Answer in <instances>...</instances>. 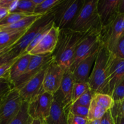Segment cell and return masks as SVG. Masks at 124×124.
Returning <instances> with one entry per match:
<instances>
[{
    "label": "cell",
    "mask_w": 124,
    "mask_h": 124,
    "mask_svg": "<svg viewBox=\"0 0 124 124\" xmlns=\"http://www.w3.org/2000/svg\"><path fill=\"white\" fill-rule=\"evenodd\" d=\"M101 31H92L79 44L76 48L72 64L70 68L71 72L74 71L77 65L93 52L96 50L102 44Z\"/></svg>",
    "instance_id": "cell-6"
},
{
    "label": "cell",
    "mask_w": 124,
    "mask_h": 124,
    "mask_svg": "<svg viewBox=\"0 0 124 124\" xmlns=\"http://www.w3.org/2000/svg\"><path fill=\"white\" fill-rule=\"evenodd\" d=\"M119 0H98V13L102 29L110 25L117 16Z\"/></svg>",
    "instance_id": "cell-16"
},
{
    "label": "cell",
    "mask_w": 124,
    "mask_h": 124,
    "mask_svg": "<svg viewBox=\"0 0 124 124\" xmlns=\"http://www.w3.org/2000/svg\"><path fill=\"white\" fill-rule=\"evenodd\" d=\"M9 13L10 12L8 9L0 6V21L2 20L4 18H6Z\"/></svg>",
    "instance_id": "cell-39"
},
{
    "label": "cell",
    "mask_w": 124,
    "mask_h": 124,
    "mask_svg": "<svg viewBox=\"0 0 124 124\" xmlns=\"http://www.w3.org/2000/svg\"><path fill=\"white\" fill-rule=\"evenodd\" d=\"M124 35V15L118 13L113 21L101 31L102 44L111 52L117 41Z\"/></svg>",
    "instance_id": "cell-8"
},
{
    "label": "cell",
    "mask_w": 124,
    "mask_h": 124,
    "mask_svg": "<svg viewBox=\"0 0 124 124\" xmlns=\"http://www.w3.org/2000/svg\"><path fill=\"white\" fill-rule=\"evenodd\" d=\"M89 33L75 31L70 29L60 30L59 39L53 53L54 61L64 69H70L79 44Z\"/></svg>",
    "instance_id": "cell-1"
},
{
    "label": "cell",
    "mask_w": 124,
    "mask_h": 124,
    "mask_svg": "<svg viewBox=\"0 0 124 124\" xmlns=\"http://www.w3.org/2000/svg\"><path fill=\"white\" fill-rule=\"evenodd\" d=\"M32 120L28 113V103L23 101L19 113L10 124H31Z\"/></svg>",
    "instance_id": "cell-22"
},
{
    "label": "cell",
    "mask_w": 124,
    "mask_h": 124,
    "mask_svg": "<svg viewBox=\"0 0 124 124\" xmlns=\"http://www.w3.org/2000/svg\"><path fill=\"white\" fill-rule=\"evenodd\" d=\"M110 52L115 56L124 59V35L119 39Z\"/></svg>",
    "instance_id": "cell-31"
},
{
    "label": "cell",
    "mask_w": 124,
    "mask_h": 124,
    "mask_svg": "<svg viewBox=\"0 0 124 124\" xmlns=\"http://www.w3.org/2000/svg\"><path fill=\"white\" fill-rule=\"evenodd\" d=\"M117 12L119 14L124 15V0H119L117 6Z\"/></svg>",
    "instance_id": "cell-40"
},
{
    "label": "cell",
    "mask_w": 124,
    "mask_h": 124,
    "mask_svg": "<svg viewBox=\"0 0 124 124\" xmlns=\"http://www.w3.org/2000/svg\"><path fill=\"white\" fill-rule=\"evenodd\" d=\"M87 124H101L100 120H88Z\"/></svg>",
    "instance_id": "cell-43"
},
{
    "label": "cell",
    "mask_w": 124,
    "mask_h": 124,
    "mask_svg": "<svg viewBox=\"0 0 124 124\" xmlns=\"http://www.w3.org/2000/svg\"><path fill=\"white\" fill-rule=\"evenodd\" d=\"M65 69L54 61L50 62L46 71L43 82L45 92L54 95L59 90Z\"/></svg>",
    "instance_id": "cell-13"
},
{
    "label": "cell",
    "mask_w": 124,
    "mask_h": 124,
    "mask_svg": "<svg viewBox=\"0 0 124 124\" xmlns=\"http://www.w3.org/2000/svg\"><path fill=\"white\" fill-rule=\"evenodd\" d=\"M32 55L29 53H24L16 59L9 71L8 79L12 84L25 73L27 69Z\"/></svg>",
    "instance_id": "cell-19"
},
{
    "label": "cell",
    "mask_w": 124,
    "mask_h": 124,
    "mask_svg": "<svg viewBox=\"0 0 124 124\" xmlns=\"http://www.w3.org/2000/svg\"><path fill=\"white\" fill-rule=\"evenodd\" d=\"M14 88L8 78H0V104Z\"/></svg>",
    "instance_id": "cell-28"
},
{
    "label": "cell",
    "mask_w": 124,
    "mask_h": 124,
    "mask_svg": "<svg viewBox=\"0 0 124 124\" xmlns=\"http://www.w3.org/2000/svg\"><path fill=\"white\" fill-rule=\"evenodd\" d=\"M16 58L3 64V65L0 67V78H8L9 71L10 70L11 67L12 66V65L14 63V62L15 61Z\"/></svg>",
    "instance_id": "cell-36"
},
{
    "label": "cell",
    "mask_w": 124,
    "mask_h": 124,
    "mask_svg": "<svg viewBox=\"0 0 124 124\" xmlns=\"http://www.w3.org/2000/svg\"><path fill=\"white\" fill-rule=\"evenodd\" d=\"M12 47H6V48H0V55L3 54V53H6V52H8V51L10 50L11 48H12Z\"/></svg>",
    "instance_id": "cell-42"
},
{
    "label": "cell",
    "mask_w": 124,
    "mask_h": 124,
    "mask_svg": "<svg viewBox=\"0 0 124 124\" xmlns=\"http://www.w3.org/2000/svg\"><path fill=\"white\" fill-rule=\"evenodd\" d=\"M114 101L119 102L124 98V79L117 85L111 94Z\"/></svg>",
    "instance_id": "cell-34"
},
{
    "label": "cell",
    "mask_w": 124,
    "mask_h": 124,
    "mask_svg": "<svg viewBox=\"0 0 124 124\" xmlns=\"http://www.w3.org/2000/svg\"><path fill=\"white\" fill-rule=\"evenodd\" d=\"M25 31L0 30V48H6L13 46L24 35Z\"/></svg>",
    "instance_id": "cell-21"
},
{
    "label": "cell",
    "mask_w": 124,
    "mask_h": 124,
    "mask_svg": "<svg viewBox=\"0 0 124 124\" xmlns=\"http://www.w3.org/2000/svg\"><path fill=\"white\" fill-rule=\"evenodd\" d=\"M62 0H44L43 2L35 8L34 14L43 16L53 10V8Z\"/></svg>",
    "instance_id": "cell-23"
},
{
    "label": "cell",
    "mask_w": 124,
    "mask_h": 124,
    "mask_svg": "<svg viewBox=\"0 0 124 124\" xmlns=\"http://www.w3.org/2000/svg\"><path fill=\"white\" fill-rule=\"evenodd\" d=\"M107 111V110L99 105L93 98L89 107L87 119L88 120H100Z\"/></svg>",
    "instance_id": "cell-25"
},
{
    "label": "cell",
    "mask_w": 124,
    "mask_h": 124,
    "mask_svg": "<svg viewBox=\"0 0 124 124\" xmlns=\"http://www.w3.org/2000/svg\"><path fill=\"white\" fill-rule=\"evenodd\" d=\"M53 60V54L32 56L26 71L14 84L13 87L18 90L22 88L30 79L37 75L45 66Z\"/></svg>",
    "instance_id": "cell-10"
},
{
    "label": "cell",
    "mask_w": 124,
    "mask_h": 124,
    "mask_svg": "<svg viewBox=\"0 0 124 124\" xmlns=\"http://www.w3.org/2000/svg\"><path fill=\"white\" fill-rule=\"evenodd\" d=\"M53 100V94L44 92L28 103V113L32 119H46L50 112Z\"/></svg>",
    "instance_id": "cell-9"
},
{
    "label": "cell",
    "mask_w": 124,
    "mask_h": 124,
    "mask_svg": "<svg viewBox=\"0 0 124 124\" xmlns=\"http://www.w3.org/2000/svg\"><path fill=\"white\" fill-rule=\"evenodd\" d=\"M23 101L19 91L13 88L0 104V124H10L19 113Z\"/></svg>",
    "instance_id": "cell-7"
},
{
    "label": "cell",
    "mask_w": 124,
    "mask_h": 124,
    "mask_svg": "<svg viewBox=\"0 0 124 124\" xmlns=\"http://www.w3.org/2000/svg\"><path fill=\"white\" fill-rule=\"evenodd\" d=\"M16 58L18 57H16L13 53H11L10 50L1 54L0 55V67Z\"/></svg>",
    "instance_id": "cell-38"
},
{
    "label": "cell",
    "mask_w": 124,
    "mask_h": 124,
    "mask_svg": "<svg viewBox=\"0 0 124 124\" xmlns=\"http://www.w3.org/2000/svg\"><path fill=\"white\" fill-rule=\"evenodd\" d=\"M124 79V59L117 58L111 53L107 81L103 93L111 96L114 90Z\"/></svg>",
    "instance_id": "cell-11"
},
{
    "label": "cell",
    "mask_w": 124,
    "mask_h": 124,
    "mask_svg": "<svg viewBox=\"0 0 124 124\" xmlns=\"http://www.w3.org/2000/svg\"><path fill=\"white\" fill-rule=\"evenodd\" d=\"M54 13L53 10L39 18L23 36L13 45L10 51L16 57H19L26 52L29 45L37 34L44 28L54 24Z\"/></svg>",
    "instance_id": "cell-5"
},
{
    "label": "cell",
    "mask_w": 124,
    "mask_h": 124,
    "mask_svg": "<svg viewBox=\"0 0 124 124\" xmlns=\"http://www.w3.org/2000/svg\"><path fill=\"white\" fill-rule=\"evenodd\" d=\"M41 16V15L35 14L29 15L12 25L0 27V30L8 31H27Z\"/></svg>",
    "instance_id": "cell-20"
},
{
    "label": "cell",
    "mask_w": 124,
    "mask_h": 124,
    "mask_svg": "<svg viewBox=\"0 0 124 124\" xmlns=\"http://www.w3.org/2000/svg\"><path fill=\"white\" fill-rule=\"evenodd\" d=\"M36 6L32 0H19L16 8L12 13H19L28 15H33Z\"/></svg>",
    "instance_id": "cell-27"
},
{
    "label": "cell",
    "mask_w": 124,
    "mask_h": 124,
    "mask_svg": "<svg viewBox=\"0 0 124 124\" xmlns=\"http://www.w3.org/2000/svg\"><path fill=\"white\" fill-rule=\"evenodd\" d=\"M94 93L90 89L88 90L87 92L84 93L83 95L81 97H80L76 103L79 104V105H82V106L87 107L89 108L90 105L93 99V96H94Z\"/></svg>",
    "instance_id": "cell-33"
},
{
    "label": "cell",
    "mask_w": 124,
    "mask_h": 124,
    "mask_svg": "<svg viewBox=\"0 0 124 124\" xmlns=\"http://www.w3.org/2000/svg\"><path fill=\"white\" fill-rule=\"evenodd\" d=\"M101 124H116L115 119H114L111 110H108L105 115L100 119Z\"/></svg>",
    "instance_id": "cell-37"
},
{
    "label": "cell",
    "mask_w": 124,
    "mask_h": 124,
    "mask_svg": "<svg viewBox=\"0 0 124 124\" xmlns=\"http://www.w3.org/2000/svg\"><path fill=\"white\" fill-rule=\"evenodd\" d=\"M75 83V81L73 73L70 69L65 70L59 91L62 96L63 103L65 105V110L67 113L71 102V95Z\"/></svg>",
    "instance_id": "cell-18"
},
{
    "label": "cell",
    "mask_w": 124,
    "mask_h": 124,
    "mask_svg": "<svg viewBox=\"0 0 124 124\" xmlns=\"http://www.w3.org/2000/svg\"><path fill=\"white\" fill-rule=\"evenodd\" d=\"M60 30L53 24L48 32L29 54L32 56L52 54L55 50L59 39Z\"/></svg>",
    "instance_id": "cell-14"
},
{
    "label": "cell",
    "mask_w": 124,
    "mask_h": 124,
    "mask_svg": "<svg viewBox=\"0 0 124 124\" xmlns=\"http://www.w3.org/2000/svg\"><path fill=\"white\" fill-rule=\"evenodd\" d=\"M27 16L29 15L26 14H23V13H10L6 18H4L0 21V27L12 25Z\"/></svg>",
    "instance_id": "cell-29"
},
{
    "label": "cell",
    "mask_w": 124,
    "mask_h": 124,
    "mask_svg": "<svg viewBox=\"0 0 124 124\" xmlns=\"http://www.w3.org/2000/svg\"><path fill=\"white\" fill-rule=\"evenodd\" d=\"M93 99L99 105L106 110H110L113 107L115 101L111 95L104 93H95L93 96Z\"/></svg>",
    "instance_id": "cell-26"
},
{
    "label": "cell",
    "mask_w": 124,
    "mask_h": 124,
    "mask_svg": "<svg viewBox=\"0 0 124 124\" xmlns=\"http://www.w3.org/2000/svg\"><path fill=\"white\" fill-rule=\"evenodd\" d=\"M110 110L115 119L117 117H124V98L120 101L115 102Z\"/></svg>",
    "instance_id": "cell-32"
},
{
    "label": "cell",
    "mask_w": 124,
    "mask_h": 124,
    "mask_svg": "<svg viewBox=\"0 0 124 124\" xmlns=\"http://www.w3.org/2000/svg\"><path fill=\"white\" fill-rule=\"evenodd\" d=\"M101 47L82 60L73 71L75 82H88L90 76Z\"/></svg>",
    "instance_id": "cell-17"
},
{
    "label": "cell",
    "mask_w": 124,
    "mask_h": 124,
    "mask_svg": "<svg viewBox=\"0 0 124 124\" xmlns=\"http://www.w3.org/2000/svg\"><path fill=\"white\" fill-rule=\"evenodd\" d=\"M88 111H89V108L88 107L82 106V105H79V104L75 102L70 106L69 110H68V113H70L74 115L81 116V117L87 119Z\"/></svg>",
    "instance_id": "cell-30"
},
{
    "label": "cell",
    "mask_w": 124,
    "mask_h": 124,
    "mask_svg": "<svg viewBox=\"0 0 124 124\" xmlns=\"http://www.w3.org/2000/svg\"><path fill=\"white\" fill-rule=\"evenodd\" d=\"M111 57L110 51L102 44L88 81L90 88L94 94L104 93Z\"/></svg>",
    "instance_id": "cell-3"
},
{
    "label": "cell",
    "mask_w": 124,
    "mask_h": 124,
    "mask_svg": "<svg viewBox=\"0 0 124 124\" xmlns=\"http://www.w3.org/2000/svg\"><path fill=\"white\" fill-rule=\"evenodd\" d=\"M31 124H43V122L40 119H33Z\"/></svg>",
    "instance_id": "cell-45"
},
{
    "label": "cell",
    "mask_w": 124,
    "mask_h": 124,
    "mask_svg": "<svg viewBox=\"0 0 124 124\" xmlns=\"http://www.w3.org/2000/svg\"><path fill=\"white\" fill-rule=\"evenodd\" d=\"M90 85L88 82H75L73 90L72 95H71V102H70L69 108L71 105L76 102L78 99L82 96L85 92L90 90ZM68 109V110H69Z\"/></svg>",
    "instance_id": "cell-24"
},
{
    "label": "cell",
    "mask_w": 124,
    "mask_h": 124,
    "mask_svg": "<svg viewBox=\"0 0 124 124\" xmlns=\"http://www.w3.org/2000/svg\"><path fill=\"white\" fill-rule=\"evenodd\" d=\"M50 62L45 66L41 71L30 79L21 89L18 90L24 101L29 103L36 97L44 92L43 89L44 79L47 69Z\"/></svg>",
    "instance_id": "cell-12"
},
{
    "label": "cell",
    "mask_w": 124,
    "mask_h": 124,
    "mask_svg": "<svg viewBox=\"0 0 124 124\" xmlns=\"http://www.w3.org/2000/svg\"><path fill=\"white\" fill-rule=\"evenodd\" d=\"M84 2L85 0H62L53 9L54 25L59 30L69 29Z\"/></svg>",
    "instance_id": "cell-4"
},
{
    "label": "cell",
    "mask_w": 124,
    "mask_h": 124,
    "mask_svg": "<svg viewBox=\"0 0 124 124\" xmlns=\"http://www.w3.org/2000/svg\"><path fill=\"white\" fill-rule=\"evenodd\" d=\"M116 124H124V117H117L115 119Z\"/></svg>",
    "instance_id": "cell-41"
},
{
    "label": "cell",
    "mask_w": 124,
    "mask_h": 124,
    "mask_svg": "<svg viewBox=\"0 0 124 124\" xmlns=\"http://www.w3.org/2000/svg\"><path fill=\"white\" fill-rule=\"evenodd\" d=\"M87 122H88V119L74 115L70 113H68V124H87Z\"/></svg>",
    "instance_id": "cell-35"
},
{
    "label": "cell",
    "mask_w": 124,
    "mask_h": 124,
    "mask_svg": "<svg viewBox=\"0 0 124 124\" xmlns=\"http://www.w3.org/2000/svg\"><path fill=\"white\" fill-rule=\"evenodd\" d=\"M44 1V0H32V2L33 3L35 4V6H39V5L41 4V3H42V2Z\"/></svg>",
    "instance_id": "cell-44"
},
{
    "label": "cell",
    "mask_w": 124,
    "mask_h": 124,
    "mask_svg": "<svg viewBox=\"0 0 124 124\" xmlns=\"http://www.w3.org/2000/svg\"><path fill=\"white\" fill-rule=\"evenodd\" d=\"M54 100L48 117L42 121L43 124H68V113L65 110L62 96L59 90L54 94Z\"/></svg>",
    "instance_id": "cell-15"
},
{
    "label": "cell",
    "mask_w": 124,
    "mask_h": 124,
    "mask_svg": "<svg viewBox=\"0 0 124 124\" xmlns=\"http://www.w3.org/2000/svg\"><path fill=\"white\" fill-rule=\"evenodd\" d=\"M98 2V0H85L83 6L69 29L82 33L101 31Z\"/></svg>",
    "instance_id": "cell-2"
}]
</instances>
